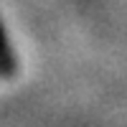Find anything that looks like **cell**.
Wrapping results in <instances>:
<instances>
[{
    "instance_id": "1",
    "label": "cell",
    "mask_w": 127,
    "mask_h": 127,
    "mask_svg": "<svg viewBox=\"0 0 127 127\" xmlns=\"http://www.w3.org/2000/svg\"><path fill=\"white\" fill-rule=\"evenodd\" d=\"M13 71H15V59H13L10 43L5 38L3 23H0V74H3V76H13Z\"/></svg>"
}]
</instances>
